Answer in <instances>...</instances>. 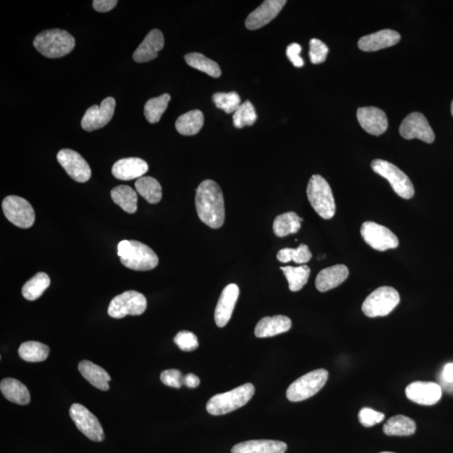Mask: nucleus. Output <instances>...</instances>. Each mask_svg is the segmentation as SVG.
<instances>
[{
  "label": "nucleus",
  "mask_w": 453,
  "mask_h": 453,
  "mask_svg": "<svg viewBox=\"0 0 453 453\" xmlns=\"http://www.w3.org/2000/svg\"><path fill=\"white\" fill-rule=\"evenodd\" d=\"M196 208L201 222L212 229L224 224L225 208L222 189L212 180H206L196 189Z\"/></svg>",
  "instance_id": "f257e3e1"
},
{
  "label": "nucleus",
  "mask_w": 453,
  "mask_h": 453,
  "mask_svg": "<svg viewBox=\"0 0 453 453\" xmlns=\"http://www.w3.org/2000/svg\"><path fill=\"white\" fill-rule=\"evenodd\" d=\"M117 255L123 266L133 271H148L158 266L159 258L152 249L141 242L123 240L117 245Z\"/></svg>",
  "instance_id": "f03ea898"
},
{
  "label": "nucleus",
  "mask_w": 453,
  "mask_h": 453,
  "mask_svg": "<svg viewBox=\"0 0 453 453\" xmlns=\"http://www.w3.org/2000/svg\"><path fill=\"white\" fill-rule=\"evenodd\" d=\"M75 39L69 32L60 29H48L36 36L33 44L36 49L48 58H60L71 52Z\"/></svg>",
  "instance_id": "7ed1b4c3"
},
{
  "label": "nucleus",
  "mask_w": 453,
  "mask_h": 453,
  "mask_svg": "<svg viewBox=\"0 0 453 453\" xmlns=\"http://www.w3.org/2000/svg\"><path fill=\"white\" fill-rule=\"evenodd\" d=\"M254 394V386L250 383L245 384L229 392L217 394L210 398L207 410L213 415H221L232 412L245 405Z\"/></svg>",
  "instance_id": "20e7f679"
},
{
  "label": "nucleus",
  "mask_w": 453,
  "mask_h": 453,
  "mask_svg": "<svg viewBox=\"0 0 453 453\" xmlns=\"http://www.w3.org/2000/svg\"><path fill=\"white\" fill-rule=\"evenodd\" d=\"M308 200L319 216L323 220H331L336 213V203L329 182L320 175H314L308 186Z\"/></svg>",
  "instance_id": "39448f33"
},
{
  "label": "nucleus",
  "mask_w": 453,
  "mask_h": 453,
  "mask_svg": "<svg viewBox=\"0 0 453 453\" xmlns=\"http://www.w3.org/2000/svg\"><path fill=\"white\" fill-rule=\"evenodd\" d=\"M329 380V372L324 368L306 373L289 386L287 397L289 401L299 402L312 397L320 391Z\"/></svg>",
  "instance_id": "423d86ee"
},
{
  "label": "nucleus",
  "mask_w": 453,
  "mask_h": 453,
  "mask_svg": "<svg viewBox=\"0 0 453 453\" xmlns=\"http://www.w3.org/2000/svg\"><path fill=\"white\" fill-rule=\"evenodd\" d=\"M400 301V295L396 289L381 287L365 299L362 310L368 317H385L396 308Z\"/></svg>",
  "instance_id": "0eeeda50"
},
{
  "label": "nucleus",
  "mask_w": 453,
  "mask_h": 453,
  "mask_svg": "<svg viewBox=\"0 0 453 453\" xmlns=\"http://www.w3.org/2000/svg\"><path fill=\"white\" fill-rule=\"evenodd\" d=\"M371 167L375 173L388 180L398 196L404 199H412L415 194L413 184L396 166L384 159H376L372 161Z\"/></svg>",
  "instance_id": "6e6552de"
},
{
  "label": "nucleus",
  "mask_w": 453,
  "mask_h": 453,
  "mask_svg": "<svg viewBox=\"0 0 453 453\" xmlns=\"http://www.w3.org/2000/svg\"><path fill=\"white\" fill-rule=\"evenodd\" d=\"M147 308L146 298L136 291H128L115 296L109 304L108 313L113 318L121 319L128 315L140 316Z\"/></svg>",
  "instance_id": "1a4fd4ad"
},
{
  "label": "nucleus",
  "mask_w": 453,
  "mask_h": 453,
  "mask_svg": "<svg viewBox=\"0 0 453 453\" xmlns=\"http://www.w3.org/2000/svg\"><path fill=\"white\" fill-rule=\"evenodd\" d=\"M4 216L13 224L21 229H29L36 220V214L31 203L18 196H8L3 199Z\"/></svg>",
  "instance_id": "9d476101"
},
{
  "label": "nucleus",
  "mask_w": 453,
  "mask_h": 453,
  "mask_svg": "<svg viewBox=\"0 0 453 453\" xmlns=\"http://www.w3.org/2000/svg\"><path fill=\"white\" fill-rule=\"evenodd\" d=\"M361 235L369 246L378 251L396 249L398 239L391 230L373 222H365L361 226Z\"/></svg>",
  "instance_id": "9b49d317"
},
{
  "label": "nucleus",
  "mask_w": 453,
  "mask_h": 453,
  "mask_svg": "<svg viewBox=\"0 0 453 453\" xmlns=\"http://www.w3.org/2000/svg\"><path fill=\"white\" fill-rule=\"evenodd\" d=\"M70 417L78 429L94 442L104 440V431L98 418L81 404H73L70 408Z\"/></svg>",
  "instance_id": "f8f14e48"
},
{
  "label": "nucleus",
  "mask_w": 453,
  "mask_h": 453,
  "mask_svg": "<svg viewBox=\"0 0 453 453\" xmlns=\"http://www.w3.org/2000/svg\"><path fill=\"white\" fill-rule=\"evenodd\" d=\"M400 134L405 140L418 138L428 144L435 141L433 130L421 113L415 112L407 116L400 126Z\"/></svg>",
  "instance_id": "ddd939ff"
},
{
  "label": "nucleus",
  "mask_w": 453,
  "mask_h": 453,
  "mask_svg": "<svg viewBox=\"0 0 453 453\" xmlns=\"http://www.w3.org/2000/svg\"><path fill=\"white\" fill-rule=\"evenodd\" d=\"M57 161L64 168L66 173L78 182H86L90 179L92 171L89 165L81 154L70 149L59 151Z\"/></svg>",
  "instance_id": "4468645a"
},
{
  "label": "nucleus",
  "mask_w": 453,
  "mask_h": 453,
  "mask_svg": "<svg viewBox=\"0 0 453 453\" xmlns=\"http://www.w3.org/2000/svg\"><path fill=\"white\" fill-rule=\"evenodd\" d=\"M115 99L108 96L102 101L100 106L94 105L88 108L81 122L82 128L90 132L106 126L115 113Z\"/></svg>",
  "instance_id": "2eb2a0df"
},
{
  "label": "nucleus",
  "mask_w": 453,
  "mask_h": 453,
  "mask_svg": "<svg viewBox=\"0 0 453 453\" xmlns=\"http://www.w3.org/2000/svg\"><path fill=\"white\" fill-rule=\"evenodd\" d=\"M410 401L422 405H433L442 398V387L434 382L415 381L405 389Z\"/></svg>",
  "instance_id": "dca6fc26"
},
{
  "label": "nucleus",
  "mask_w": 453,
  "mask_h": 453,
  "mask_svg": "<svg viewBox=\"0 0 453 453\" xmlns=\"http://www.w3.org/2000/svg\"><path fill=\"white\" fill-rule=\"evenodd\" d=\"M359 123L365 131L380 136L388 129V120L384 112L375 107L359 108L357 111Z\"/></svg>",
  "instance_id": "f3484780"
},
{
  "label": "nucleus",
  "mask_w": 453,
  "mask_h": 453,
  "mask_svg": "<svg viewBox=\"0 0 453 453\" xmlns=\"http://www.w3.org/2000/svg\"><path fill=\"white\" fill-rule=\"evenodd\" d=\"M285 3V0H267L263 2L261 6L247 16L245 27L250 31L264 27L280 14Z\"/></svg>",
  "instance_id": "a211bd4d"
},
{
  "label": "nucleus",
  "mask_w": 453,
  "mask_h": 453,
  "mask_svg": "<svg viewBox=\"0 0 453 453\" xmlns=\"http://www.w3.org/2000/svg\"><path fill=\"white\" fill-rule=\"evenodd\" d=\"M239 296V288L236 284H229L222 292L214 313L217 326L224 327L229 322L235 305Z\"/></svg>",
  "instance_id": "6ab92c4d"
},
{
  "label": "nucleus",
  "mask_w": 453,
  "mask_h": 453,
  "mask_svg": "<svg viewBox=\"0 0 453 453\" xmlns=\"http://www.w3.org/2000/svg\"><path fill=\"white\" fill-rule=\"evenodd\" d=\"M149 170L148 164L141 158H124L117 161L112 168L113 175L121 180L143 178Z\"/></svg>",
  "instance_id": "aec40b11"
},
{
  "label": "nucleus",
  "mask_w": 453,
  "mask_h": 453,
  "mask_svg": "<svg viewBox=\"0 0 453 453\" xmlns=\"http://www.w3.org/2000/svg\"><path fill=\"white\" fill-rule=\"evenodd\" d=\"M401 41V35L392 29H383L371 35L365 36L359 41V48L364 52H377L391 48Z\"/></svg>",
  "instance_id": "412c9836"
},
{
  "label": "nucleus",
  "mask_w": 453,
  "mask_h": 453,
  "mask_svg": "<svg viewBox=\"0 0 453 453\" xmlns=\"http://www.w3.org/2000/svg\"><path fill=\"white\" fill-rule=\"evenodd\" d=\"M165 45L163 34L159 29H154L150 31L145 40L133 54V59L138 63L154 60L158 56L159 50Z\"/></svg>",
  "instance_id": "4be33fe9"
},
{
  "label": "nucleus",
  "mask_w": 453,
  "mask_h": 453,
  "mask_svg": "<svg viewBox=\"0 0 453 453\" xmlns=\"http://www.w3.org/2000/svg\"><path fill=\"white\" fill-rule=\"evenodd\" d=\"M348 275H350V271L344 264L326 268L317 275L316 287L319 292H329L343 283Z\"/></svg>",
  "instance_id": "5701e85b"
},
{
  "label": "nucleus",
  "mask_w": 453,
  "mask_h": 453,
  "mask_svg": "<svg viewBox=\"0 0 453 453\" xmlns=\"http://www.w3.org/2000/svg\"><path fill=\"white\" fill-rule=\"evenodd\" d=\"M291 327V319L282 315H276L274 317L262 318L255 326L254 334L260 338L274 337L287 333Z\"/></svg>",
  "instance_id": "b1692460"
},
{
  "label": "nucleus",
  "mask_w": 453,
  "mask_h": 453,
  "mask_svg": "<svg viewBox=\"0 0 453 453\" xmlns=\"http://www.w3.org/2000/svg\"><path fill=\"white\" fill-rule=\"evenodd\" d=\"M287 445L280 440H252L235 445L232 453H285Z\"/></svg>",
  "instance_id": "393cba45"
},
{
  "label": "nucleus",
  "mask_w": 453,
  "mask_h": 453,
  "mask_svg": "<svg viewBox=\"0 0 453 453\" xmlns=\"http://www.w3.org/2000/svg\"><path fill=\"white\" fill-rule=\"evenodd\" d=\"M78 371L84 379L89 382L94 387L103 390V391H107L109 389L108 382H110L111 377L99 365L92 363L90 361L83 360L78 364Z\"/></svg>",
  "instance_id": "a878e982"
},
{
  "label": "nucleus",
  "mask_w": 453,
  "mask_h": 453,
  "mask_svg": "<svg viewBox=\"0 0 453 453\" xmlns=\"http://www.w3.org/2000/svg\"><path fill=\"white\" fill-rule=\"evenodd\" d=\"M0 389L8 401L15 404L24 405L31 402V394L27 386L19 380L7 378L0 383Z\"/></svg>",
  "instance_id": "bb28decb"
},
{
  "label": "nucleus",
  "mask_w": 453,
  "mask_h": 453,
  "mask_svg": "<svg viewBox=\"0 0 453 453\" xmlns=\"http://www.w3.org/2000/svg\"><path fill=\"white\" fill-rule=\"evenodd\" d=\"M203 124V113L196 109L180 116L175 122V129L182 136H195L200 131Z\"/></svg>",
  "instance_id": "cd10ccee"
},
{
  "label": "nucleus",
  "mask_w": 453,
  "mask_h": 453,
  "mask_svg": "<svg viewBox=\"0 0 453 453\" xmlns=\"http://www.w3.org/2000/svg\"><path fill=\"white\" fill-rule=\"evenodd\" d=\"M383 431L387 436H407L415 433L417 425L412 419L398 415L388 419L384 425Z\"/></svg>",
  "instance_id": "c85d7f7f"
},
{
  "label": "nucleus",
  "mask_w": 453,
  "mask_h": 453,
  "mask_svg": "<svg viewBox=\"0 0 453 453\" xmlns=\"http://www.w3.org/2000/svg\"><path fill=\"white\" fill-rule=\"evenodd\" d=\"M302 220H303L296 213H285L275 217L273 230L276 236L283 238L289 234L297 233L301 229Z\"/></svg>",
  "instance_id": "c756f323"
},
{
  "label": "nucleus",
  "mask_w": 453,
  "mask_h": 453,
  "mask_svg": "<svg viewBox=\"0 0 453 453\" xmlns=\"http://www.w3.org/2000/svg\"><path fill=\"white\" fill-rule=\"evenodd\" d=\"M113 201L128 213H134L138 209V196L133 188L121 185L113 189L110 192Z\"/></svg>",
  "instance_id": "7c9ffc66"
},
{
  "label": "nucleus",
  "mask_w": 453,
  "mask_h": 453,
  "mask_svg": "<svg viewBox=\"0 0 453 453\" xmlns=\"http://www.w3.org/2000/svg\"><path fill=\"white\" fill-rule=\"evenodd\" d=\"M138 194L151 204H157L162 199V188L157 179L151 176H143L136 182Z\"/></svg>",
  "instance_id": "2f4dec72"
},
{
  "label": "nucleus",
  "mask_w": 453,
  "mask_h": 453,
  "mask_svg": "<svg viewBox=\"0 0 453 453\" xmlns=\"http://www.w3.org/2000/svg\"><path fill=\"white\" fill-rule=\"evenodd\" d=\"M18 352L20 358L27 362H43L48 358L50 347L44 343L29 341L21 344Z\"/></svg>",
  "instance_id": "473e14b6"
},
{
  "label": "nucleus",
  "mask_w": 453,
  "mask_h": 453,
  "mask_svg": "<svg viewBox=\"0 0 453 453\" xmlns=\"http://www.w3.org/2000/svg\"><path fill=\"white\" fill-rule=\"evenodd\" d=\"M50 280L45 273H37L23 285L22 295L28 301H36L50 287Z\"/></svg>",
  "instance_id": "72a5a7b5"
},
{
  "label": "nucleus",
  "mask_w": 453,
  "mask_h": 453,
  "mask_svg": "<svg viewBox=\"0 0 453 453\" xmlns=\"http://www.w3.org/2000/svg\"><path fill=\"white\" fill-rule=\"evenodd\" d=\"M185 61L193 69L203 71L210 77L217 78L222 74L220 67L217 63L205 57L203 54L197 52L189 53L185 56Z\"/></svg>",
  "instance_id": "f704fd0d"
},
{
  "label": "nucleus",
  "mask_w": 453,
  "mask_h": 453,
  "mask_svg": "<svg viewBox=\"0 0 453 453\" xmlns=\"http://www.w3.org/2000/svg\"><path fill=\"white\" fill-rule=\"evenodd\" d=\"M280 268L284 272L285 277H287L289 288L292 292L301 291L304 287V285L308 283L310 274V270L308 266L299 267L285 266Z\"/></svg>",
  "instance_id": "c9c22d12"
},
{
  "label": "nucleus",
  "mask_w": 453,
  "mask_h": 453,
  "mask_svg": "<svg viewBox=\"0 0 453 453\" xmlns=\"http://www.w3.org/2000/svg\"><path fill=\"white\" fill-rule=\"evenodd\" d=\"M170 100V94H165L147 101L144 109L147 121L150 124L158 123L163 113L166 110Z\"/></svg>",
  "instance_id": "e433bc0d"
},
{
  "label": "nucleus",
  "mask_w": 453,
  "mask_h": 453,
  "mask_svg": "<svg viewBox=\"0 0 453 453\" xmlns=\"http://www.w3.org/2000/svg\"><path fill=\"white\" fill-rule=\"evenodd\" d=\"M277 259L281 263L294 261L296 264H305L312 259V253L308 245H301L297 249H282L277 254Z\"/></svg>",
  "instance_id": "4c0bfd02"
},
{
  "label": "nucleus",
  "mask_w": 453,
  "mask_h": 453,
  "mask_svg": "<svg viewBox=\"0 0 453 453\" xmlns=\"http://www.w3.org/2000/svg\"><path fill=\"white\" fill-rule=\"evenodd\" d=\"M256 120H257V115H256L255 108L250 101H246L242 103L233 113V124L238 129L253 125Z\"/></svg>",
  "instance_id": "58836bf2"
},
{
  "label": "nucleus",
  "mask_w": 453,
  "mask_h": 453,
  "mask_svg": "<svg viewBox=\"0 0 453 453\" xmlns=\"http://www.w3.org/2000/svg\"><path fill=\"white\" fill-rule=\"evenodd\" d=\"M213 101L217 108L226 113H234L241 105L240 96L236 92H217L213 96Z\"/></svg>",
  "instance_id": "ea45409f"
},
{
  "label": "nucleus",
  "mask_w": 453,
  "mask_h": 453,
  "mask_svg": "<svg viewBox=\"0 0 453 453\" xmlns=\"http://www.w3.org/2000/svg\"><path fill=\"white\" fill-rule=\"evenodd\" d=\"M174 343L184 352L194 351L199 346L196 336L188 331H179L174 338Z\"/></svg>",
  "instance_id": "a19ab883"
},
{
  "label": "nucleus",
  "mask_w": 453,
  "mask_h": 453,
  "mask_svg": "<svg viewBox=\"0 0 453 453\" xmlns=\"http://www.w3.org/2000/svg\"><path fill=\"white\" fill-rule=\"evenodd\" d=\"M329 50L326 44L318 39L310 41V59L313 64H320L326 61Z\"/></svg>",
  "instance_id": "79ce46f5"
},
{
  "label": "nucleus",
  "mask_w": 453,
  "mask_h": 453,
  "mask_svg": "<svg viewBox=\"0 0 453 453\" xmlns=\"http://www.w3.org/2000/svg\"><path fill=\"white\" fill-rule=\"evenodd\" d=\"M384 414L371 408H364L359 411V419L365 427H371L384 421Z\"/></svg>",
  "instance_id": "37998d69"
},
{
  "label": "nucleus",
  "mask_w": 453,
  "mask_h": 453,
  "mask_svg": "<svg viewBox=\"0 0 453 453\" xmlns=\"http://www.w3.org/2000/svg\"><path fill=\"white\" fill-rule=\"evenodd\" d=\"M184 375L178 369H167L161 375L162 383L169 387L179 389L183 385Z\"/></svg>",
  "instance_id": "c03bdc74"
},
{
  "label": "nucleus",
  "mask_w": 453,
  "mask_h": 453,
  "mask_svg": "<svg viewBox=\"0 0 453 453\" xmlns=\"http://www.w3.org/2000/svg\"><path fill=\"white\" fill-rule=\"evenodd\" d=\"M301 52V46L297 43L289 45L287 50V55L289 60L296 67H301L304 65L303 59L300 57Z\"/></svg>",
  "instance_id": "a18cd8bd"
},
{
  "label": "nucleus",
  "mask_w": 453,
  "mask_h": 453,
  "mask_svg": "<svg viewBox=\"0 0 453 453\" xmlns=\"http://www.w3.org/2000/svg\"><path fill=\"white\" fill-rule=\"evenodd\" d=\"M117 3L116 0H94L92 7L96 11L103 13L112 10Z\"/></svg>",
  "instance_id": "49530a36"
},
{
  "label": "nucleus",
  "mask_w": 453,
  "mask_h": 453,
  "mask_svg": "<svg viewBox=\"0 0 453 453\" xmlns=\"http://www.w3.org/2000/svg\"><path fill=\"white\" fill-rule=\"evenodd\" d=\"M183 384L192 389L199 387L200 384L199 378L193 375V373H188V375L184 376Z\"/></svg>",
  "instance_id": "de8ad7c7"
},
{
  "label": "nucleus",
  "mask_w": 453,
  "mask_h": 453,
  "mask_svg": "<svg viewBox=\"0 0 453 453\" xmlns=\"http://www.w3.org/2000/svg\"><path fill=\"white\" fill-rule=\"evenodd\" d=\"M443 379L447 383H453V364H447L444 367Z\"/></svg>",
  "instance_id": "09e8293b"
},
{
  "label": "nucleus",
  "mask_w": 453,
  "mask_h": 453,
  "mask_svg": "<svg viewBox=\"0 0 453 453\" xmlns=\"http://www.w3.org/2000/svg\"><path fill=\"white\" fill-rule=\"evenodd\" d=\"M451 112H452V115L453 116V101H452V105H451Z\"/></svg>",
  "instance_id": "8fccbe9b"
},
{
  "label": "nucleus",
  "mask_w": 453,
  "mask_h": 453,
  "mask_svg": "<svg viewBox=\"0 0 453 453\" xmlns=\"http://www.w3.org/2000/svg\"><path fill=\"white\" fill-rule=\"evenodd\" d=\"M380 453H394V452H380Z\"/></svg>",
  "instance_id": "3c124183"
}]
</instances>
